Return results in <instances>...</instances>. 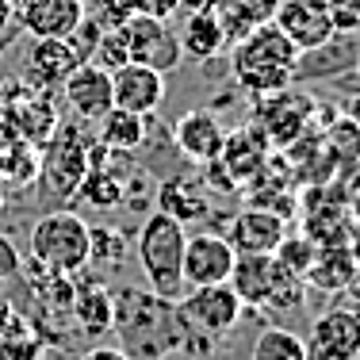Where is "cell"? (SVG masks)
<instances>
[{
	"label": "cell",
	"instance_id": "cell-4",
	"mask_svg": "<svg viewBox=\"0 0 360 360\" xmlns=\"http://www.w3.org/2000/svg\"><path fill=\"white\" fill-rule=\"evenodd\" d=\"M92 169V139L81 131L77 123L54 127L46 142H42V158H39V184L50 200L70 203L77 200L84 173Z\"/></svg>",
	"mask_w": 360,
	"mask_h": 360
},
{
	"label": "cell",
	"instance_id": "cell-38",
	"mask_svg": "<svg viewBox=\"0 0 360 360\" xmlns=\"http://www.w3.org/2000/svg\"><path fill=\"white\" fill-rule=\"evenodd\" d=\"M176 4H180V12L195 15V12H215L219 0H176Z\"/></svg>",
	"mask_w": 360,
	"mask_h": 360
},
{
	"label": "cell",
	"instance_id": "cell-1",
	"mask_svg": "<svg viewBox=\"0 0 360 360\" xmlns=\"http://www.w3.org/2000/svg\"><path fill=\"white\" fill-rule=\"evenodd\" d=\"M234 62H230V77L242 92L250 96H272V92H284L295 84V62L299 50L280 35L272 23L250 31L242 42L234 46Z\"/></svg>",
	"mask_w": 360,
	"mask_h": 360
},
{
	"label": "cell",
	"instance_id": "cell-19",
	"mask_svg": "<svg viewBox=\"0 0 360 360\" xmlns=\"http://www.w3.org/2000/svg\"><path fill=\"white\" fill-rule=\"evenodd\" d=\"M356 269H360V261H356L353 245H326V250H319V257H314L311 272H307V284L338 295V291L353 288Z\"/></svg>",
	"mask_w": 360,
	"mask_h": 360
},
{
	"label": "cell",
	"instance_id": "cell-37",
	"mask_svg": "<svg viewBox=\"0 0 360 360\" xmlns=\"http://www.w3.org/2000/svg\"><path fill=\"white\" fill-rule=\"evenodd\" d=\"M77 360H131L123 353V349H111V345H96V349H89V353H81Z\"/></svg>",
	"mask_w": 360,
	"mask_h": 360
},
{
	"label": "cell",
	"instance_id": "cell-2",
	"mask_svg": "<svg viewBox=\"0 0 360 360\" xmlns=\"http://www.w3.org/2000/svg\"><path fill=\"white\" fill-rule=\"evenodd\" d=\"M184 242H188V230L176 219L161 215V211L146 215L139 226V238H134V253H139V264L146 272V284L153 288L158 299H165V303H173L180 291H184V276H180Z\"/></svg>",
	"mask_w": 360,
	"mask_h": 360
},
{
	"label": "cell",
	"instance_id": "cell-17",
	"mask_svg": "<svg viewBox=\"0 0 360 360\" xmlns=\"http://www.w3.org/2000/svg\"><path fill=\"white\" fill-rule=\"evenodd\" d=\"M356 54H360V42L356 35H333L330 42L314 50H303L295 62V81H319V77H338V73H349L356 65Z\"/></svg>",
	"mask_w": 360,
	"mask_h": 360
},
{
	"label": "cell",
	"instance_id": "cell-42",
	"mask_svg": "<svg viewBox=\"0 0 360 360\" xmlns=\"http://www.w3.org/2000/svg\"><path fill=\"white\" fill-rule=\"evenodd\" d=\"M0 215H4V188H0Z\"/></svg>",
	"mask_w": 360,
	"mask_h": 360
},
{
	"label": "cell",
	"instance_id": "cell-36",
	"mask_svg": "<svg viewBox=\"0 0 360 360\" xmlns=\"http://www.w3.org/2000/svg\"><path fill=\"white\" fill-rule=\"evenodd\" d=\"M20 330H23V326H20V319H15L12 303H4V299H0V341L12 338V333H20Z\"/></svg>",
	"mask_w": 360,
	"mask_h": 360
},
{
	"label": "cell",
	"instance_id": "cell-13",
	"mask_svg": "<svg viewBox=\"0 0 360 360\" xmlns=\"http://www.w3.org/2000/svg\"><path fill=\"white\" fill-rule=\"evenodd\" d=\"M65 108L77 115V123H96L111 111V73L92 62H81L62 84Z\"/></svg>",
	"mask_w": 360,
	"mask_h": 360
},
{
	"label": "cell",
	"instance_id": "cell-8",
	"mask_svg": "<svg viewBox=\"0 0 360 360\" xmlns=\"http://www.w3.org/2000/svg\"><path fill=\"white\" fill-rule=\"evenodd\" d=\"M165 73L158 70H146V65H119L115 73H111V108H123L131 111V115H142L150 119L153 111L165 104Z\"/></svg>",
	"mask_w": 360,
	"mask_h": 360
},
{
	"label": "cell",
	"instance_id": "cell-21",
	"mask_svg": "<svg viewBox=\"0 0 360 360\" xmlns=\"http://www.w3.org/2000/svg\"><path fill=\"white\" fill-rule=\"evenodd\" d=\"M158 211L169 219H176L180 226L184 222H195L207 215V195H203V184L192 176H169L161 180L158 188Z\"/></svg>",
	"mask_w": 360,
	"mask_h": 360
},
{
	"label": "cell",
	"instance_id": "cell-44",
	"mask_svg": "<svg viewBox=\"0 0 360 360\" xmlns=\"http://www.w3.org/2000/svg\"><path fill=\"white\" fill-rule=\"evenodd\" d=\"M356 360H360V353H356Z\"/></svg>",
	"mask_w": 360,
	"mask_h": 360
},
{
	"label": "cell",
	"instance_id": "cell-43",
	"mask_svg": "<svg viewBox=\"0 0 360 360\" xmlns=\"http://www.w3.org/2000/svg\"><path fill=\"white\" fill-rule=\"evenodd\" d=\"M353 70H356V77H360V54H356V65H353Z\"/></svg>",
	"mask_w": 360,
	"mask_h": 360
},
{
	"label": "cell",
	"instance_id": "cell-27",
	"mask_svg": "<svg viewBox=\"0 0 360 360\" xmlns=\"http://www.w3.org/2000/svg\"><path fill=\"white\" fill-rule=\"evenodd\" d=\"M303 295H307V280L276 261L272 280H269V295H264L261 307H269V311H295V307H303Z\"/></svg>",
	"mask_w": 360,
	"mask_h": 360
},
{
	"label": "cell",
	"instance_id": "cell-11",
	"mask_svg": "<svg viewBox=\"0 0 360 360\" xmlns=\"http://www.w3.org/2000/svg\"><path fill=\"white\" fill-rule=\"evenodd\" d=\"M230 242L234 253H261L272 257L280 250V242L288 238V222L280 211L272 207H245L238 211L234 222H230V234H222Z\"/></svg>",
	"mask_w": 360,
	"mask_h": 360
},
{
	"label": "cell",
	"instance_id": "cell-31",
	"mask_svg": "<svg viewBox=\"0 0 360 360\" xmlns=\"http://www.w3.org/2000/svg\"><path fill=\"white\" fill-rule=\"evenodd\" d=\"M333 35H360V0H322Z\"/></svg>",
	"mask_w": 360,
	"mask_h": 360
},
{
	"label": "cell",
	"instance_id": "cell-23",
	"mask_svg": "<svg viewBox=\"0 0 360 360\" xmlns=\"http://www.w3.org/2000/svg\"><path fill=\"white\" fill-rule=\"evenodd\" d=\"M96 123H100V146H104V150H111V153L142 150V142H146V119L142 115L111 108V111H104V119H96Z\"/></svg>",
	"mask_w": 360,
	"mask_h": 360
},
{
	"label": "cell",
	"instance_id": "cell-7",
	"mask_svg": "<svg viewBox=\"0 0 360 360\" xmlns=\"http://www.w3.org/2000/svg\"><path fill=\"white\" fill-rule=\"evenodd\" d=\"M234 250L230 242L215 230H200V234H188L184 242V261H180V276H184V288H215L230 280V269H234Z\"/></svg>",
	"mask_w": 360,
	"mask_h": 360
},
{
	"label": "cell",
	"instance_id": "cell-39",
	"mask_svg": "<svg viewBox=\"0 0 360 360\" xmlns=\"http://www.w3.org/2000/svg\"><path fill=\"white\" fill-rule=\"evenodd\" d=\"M345 119H349V123H353L356 131H360V92H356L353 100H349V108H345Z\"/></svg>",
	"mask_w": 360,
	"mask_h": 360
},
{
	"label": "cell",
	"instance_id": "cell-26",
	"mask_svg": "<svg viewBox=\"0 0 360 360\" xmlns=\"http://www.w3.org/2000/svg\"><path fill=\"white\" fill-rule=\"evenodd\" d=\"M73 319H77L81 330L104 333L108 326H111V319H115V307H111L108 288L92 284V288H84V291H73Z\"/></svg>",
	"mask_w": 360,
	"mask_h": 360
},
{
	"label": "cell",
	"instance_id": "cell-33",
	"mask_svg": "<svg viewBox=\"0 0 360 360\" xmlns=\"http://www.w3.org/2000/svg\"><path fill=\"white\" fill-rule=\"evenodd\" d=\"M0 360H42V345L20 330V333L0 341Z\"/></svg>",
	"mask_w": 360,
	"mask_h": 360
},
{
	"label": "cell",
	"instance_id": "cell-6",
	"mask_svg": "<svg viewBox=\"0 0 360 360\" xmlns=\"http://www.w3.org/2000/svg\"><path fill=\"white\" fill-rule=\"evenodd\" d=\"M127 39V58L134 65H146V70L158 73H173L180 65V42L176 31L169 27V20H150V15H127L119 23Z\"/></svg>",
	"mask_w": 360,
	"mask_h": 360
},
{
	"label": "cell",
	"instance_id": "cell-41",
	"mask_svg": "<svg viewBox=\"0 0 360 360\" xmlns=\"http://www.w3.org/2000/svg\"><path fill=\"white\" fill-rule=\"evenodd\" d=\"M8 4H12V12H20V8L27 4V0H8Z\"/></svg>",
	"mask_w": 360,
	"mask_h": 360
},
{
	"label": "cell",
	"instance_id": "cell-29",
	"mask_svg": "<svg viewBox=\"0 0 360 360\" xmlns=\"http://www.w3.org/2000/svg\"><path fill=\"white\" fill-rule=\"evenodd\" d=\"M284 269H291V272H299V276L307 280V272H311V264H314V257H319V245L311 242L307 234H299V238H284L280 242V250L272 253Z\"/></svg>",
	"mask_w": 360,
	"mask_h": 360
},
{
	"label": "cell",
	"instance_id": "cell-5",
	"mask_svg": "<svg viewBox=\"0 0 360 360\" xmlns=\"http://www.w3.org/2000/svg\"><path fill=\"white\" fill-rule=\"evenodd\" d=\"M319 115V104H314L311 92L303 89H284L272 92V96H261L253 108V127L261 131V139L276 150H288L295 139H303L311 131V119Z\"/></svg>",
	"mask_w": 360,
	"mask_h": 360
},
{
	"label": "cell",
	"instance_id": "cell-32",
	"mask_svg": "<svg viewBox=\"0 0 360 360\" xmlns=\"http://www.w3.org/2000/svg\"><path fill=\"white\" fill-rule=\"evenodd\" d=\"M222 4H226L234 15H242L250 27H264V23H272L280 0H222Z\"/></svg>",
	"mask_w": 360,
	"mask_h": 360
},
{
	"label": "cell",
	"instance_id": "cell-22",
	"mask_svg": "<svg viewBox=\"0 0 360 360\" xmlns=\"http://www.w3.org/2000/svg\"><path fill=\"white\" fill-rule=\"evenodd\" d=\"M276 269V257H261V253H238L234 269H230V291L242 299V307H261L269 295V280Z\"/></svg>",
	"mask_w": 360,
	"mask_h": 360
},
{
	"label": "cell",
	"instance_id": "cell-40",
	"mask_svg": "<svg viewBox=\"0 0 360 360\" xmlns=\"http://www.w3.org/2000/svg\"><path fill=\"white\" fill-rule=\"evenodd\" d=\"M15 23V12H12V4L8 0H0V31H8Z\"/></svg>",
	"mask_w": 360,
	"mask_h": 360
},
{
	"label": "cell",
	"instance_id": "cell-10",
	"mask_svg": "<svg viewBox=\"0 0 360 360\" xmlns=\"http://www.w3.org/2000/svg\"><path fill=\"white\" fill-rule=\"evenodd\" d=\"M272 27H276L299 54L333 39V23H330V15H326L322 0H280L276 15H272Z\"/></svg>",
	"mask_w": 360,
	"mask_h": 360
},
{
	"label": "cell",
	"instance_id": "cell-12",
	"mask_svg": "<svg viewBox=\"0 0 360 360\" xmlns=\"http://www.w3.org/2000/svg\"><path fill=\"white\" fill-rule=\"evenodd\" d=\"M89 15L84 0H27L15 12V23L31 39H70Z\"/></svg>",
	"mask_w": 360,
	"mask_h": 360
},
{
	"label": "cell",
	"instance_id": "cell-25",
	"mask_svg": "<svg viewBox=\"0 0 360 360\" xmlns=\"http://www.w3.org/2000/svg\"><path fill=\"white\" fill-rule=\"evenodd\" d=\"M250 360H307V341L288 326H264L253 341Z\"/></svg>",
	"mask_w": 360,
	"mask_h": 360
},
{
	"label": "cell",
	"instance_id": "cell-15",
	"mask_svg": "<svg viewBox=\"0 0 360 360\" xmlns=\"http://www.w3.org/2000/svg\"><path fill=\"white\" fill-rule=\"evenodd\" d=\"M173 139H176V150L184 153L188 161L195 165H215L219 153H222V142H226V131L215 119V111H184L173 127Z\"/></svg>",
	"mask_w": 360,
	"mask_h": 360
},
{
	"label": "cell",
	"instance_id": "cell-9",
	"mask_svg": "<svg viewBox=\"0 0 360 360\" xmlns=\"http://www.w3.org/2000/svg\"><path fill=\"white\" fill-rule=\"evenodd\" d=\"M360 353V311L333 307L311 330L307 360H356Z\"/></svg>",
	"mask_w": 360,
	"mask_h": 360
},
{
	"label": "cell",
	"instance_id": "cell-24",
	"mask_svg": "<svg viewBox=\"0 0 360 360\" xmlns=\"http://www.w3.org/2000/svg\"><path fill=\"white\" fill-rule=\"evenodd\" d=\"M77 200L96 207V211H115L127 203V180H119L108 165L92 161V169L84 173L81 188H77Z\"/></svg>",
	"mask_w": 360,
	"mask_h": 360
},
{
	"label": "cell",
	"instance_id": "cell-3",
	"mask_svg": "<svg viewBox=\"0 0 360 360\" xmlns=\"http://www.w3.org/2000/svg\"><path fill=\"white\" fill-rule=\"evenodd\" d=\"M31 261L54 276H77L89 264V222L70 207L46 211L31 230Z\"/></svg>",
	"mask_w": 360,
	"mask_h": 360
},
{
	"label": "cell",
	"instance_id": "cell-30",
	"mask_svg": "<svg viewBox=\"0 0 360 360\" xmlns=\"http://www.w3.org/2000/svg\"><path fill=\"white\" fill-rule=\"evenodd\" d=\"M89 62L100 65V70H108V73H115L119 65L131 62V58H127V39H123V31H119V27H108L104 35H100V42H96V50H92Z\"/></svg>",
	"mask_w": 360,
	"mask_h": 360
},
{
	"label": "cell",
	"instance_id": "cell-18",
	"mask_svg": "<svg viewBox=\"0 0 360 360\" xmlns=\"http://www.w3.org/2000/svg\"><path fill=\"white\" fill-rule=\"evenodd\" d=\"M264 161H269V142L261 139L257 127H245V131L230 134L222 142V153L215 165H222L230 173V180H250V176H261Z\"/></svg>",
	"mask_w": 360,
	"mask_h": 360
},
{
	"label": "cell",
	"instance_id": "cell-20",
	"mask_svg": "<svg viewBox=\"0 0 360 360\" xmlns=\"http://www.w3.org/2000/svg\"><path fill=\"white\" fill-rule=\"evenodd\" d=\"M176 42H180V62H192V65H203V62H211V58H219L222 50H226L215 12L188 15L184 27H180V35H176Z\"/></svg>",
	"mask_w": 360,
	"mask_h": 360
},
{
	"label": "cell",
	"instance_id": "cell-35",
	"mask_svg": "<svg viewBox=\"0 0 360 360\" xmlns=\"http://www.w3.org/2000/svg\"><path fill=\"white\" fill-rule=\"evenodd\" d=\"M131 12L134 15H150V20H173L180 12L176 0H131Z\"/></svg>",
	"mask_w": 360,
	"mask_h": 360
},
{
	"label": "cell",
	"instance_id": "cell-34",
	"mask_svg": "<svg viewBox=\"0 0 360 360\" xmlns=\"http://www.w3.org/2000/svg\"><path fill=\"white\" fill-rule=\"evenodd\" d=\"M89 15L100 23V27H119V23H123L127 15H134V12H131V0H96V8H92Z\"/></svg>",
	"mask_w": 360,
	"mask_h": 360
},
{
	"label": "cell",
	"instance_id": "cell-14",
	"mask_svg": "<svg viewBox=\"0 0 360 360\" xmlns=\"http://www.w3.org/2000/svg\"><path fill=\"white\" fill-rule=\"evenodd\" d=\"M184 319L192 326H200L203 333H211V338H222L242 319V299L230 291V284L192 288V295L184 299Z\"/></svg>",
	"mask_w": 360,
	"mask_h": 360
},
{
	"label": "cell",
	"instance_id": "cell-16",
	"mask_svg": "<svg viewBox=\"0 0 360 360\" xmlns=\"http://www.w3.org/2000/svg\"><path fill=\"white\" fill-rule=\"evenodd\" d=\"M77 65H81V54L65 39H31L27 58H23V70H27V81L35 84V92L62 89Z\"/></svg>",
	"mask_w": 360,
	"mask_h": 360
},
{
	"label": "cell",
	"instance_id": "cell-28",
	"mask_svg": "<svg viewBox=\"0 0 360 360\" xmlns=\"http://www.w3.org/2000/svg\"><path fill=\"white\" fill-rule=\"evenodd\" d=\"M127 253H131V242H127L123 230L89 226V264H111V269H119L127 261Z\"/></svg>",
	"mask_w": 360,
	"mask_h": 360
}]
</instances>
